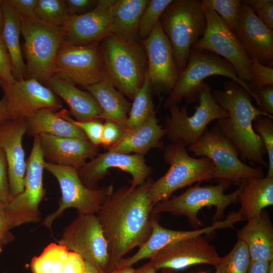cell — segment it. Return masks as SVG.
<instances>
[{"label":"cell","mask_w":273,"mask_h":273,"mask_svg":"<svg viewBox=\"0 0 273 273\" xmlns=\"http://www.w3.org/2000/svg\"><path fill=\"white\" fill-rule=\"evenodd\" d=\"M151 182L113 190L96 214L108 246V273L117 268L127 253L140 247L151 233L154 205L148 193Z\"/></svg>","instance_id":"cell-1"},{"label":"cell","mask_w":273,"mask_h":273,"mask_svg":"<svg viewBox=\"0 0 273 273\" xmlns=\"http://www.w3.org/2000/svg\"><path fill=\"white\" fill-rule=\"evenodd\" d=\"M223 89L212 90L216 103L228 114L227 118L217 119L215 125L237 147L240 159L251 165L266 166L263 157L267 154L260 136L253 128V122L260 115L273 118L252 103L251 95L237 82L230 79L223 84Z\"/></svg>","instance_id":"cell-2"},{"label":"cell","mask_w":273,"mask_h":273,"mask_svg":"<svg viewBox=\"0 0 273 273\" xmlns=\"http://www.w3.org/2000/svg\"><path fill=\"white\" fill-rule=\"evenodd\" d=\"M100 44L107 78L123 96L133 100L147 72L143 44L141 40H128L114 34Z\"/></svg>","instance_id":"cell-3"},{"label":"cell","mask_w":273,"mask_h":273,"mask_svg":"<svg viewBox=\"0 0 273 273\" xmlns=\"http://www.w3.org/2000/svg\"><path fill=\"white\" fill-rule=\"evenodd\" d=\"M213 75L224 76L237 82L251 95L258 105V99L251 90L249 83L238 77L231 63L210 52L191 48L187 63L165 100L164 107L168 109L172 105H177L183 99L188 103H197L205 79Z\"/></svg>","instance_id":"cell-4"},{"label":"cell","mask_w":273,"mask_h":273,"mask_svg":"<svg viewBox=\"0 0 273 273\" xmlns=\"http://www.w3.org/2000/svg\"><path fill=\"white\" fill-rule=\"evenodd\" d=\"M171 45L179 74L185 67L192 47L204 34L205 12L200 1L172 0L159 19Z\"/></svg>","instance_id":"cell-5"},{"label":"cell","mask_w":273,"mask_h":273,"mask_svg":"<svg viewBox=\"0 0 273 273\" xmlns=\"http://www.w3.org/2000/svg\"><path fill=\"white\" fill-rule=\"evenodd\" d=\"M165 161L169 165L166 173L149 188V196L154 206L156 203L170 198L176 190L213 179V163L208 158H196L190 156L186 147L180 143H170L165 149Z\"/></svg>","instance_id":"cell-6"},{"label":"cell","mask_w":273,"mask_h":273,"mask_svg":"<svg viewBox=\"0 0 273 273\" xmlns=\"http://www.w3.org/2000/svg\"><path fill=\"white\" fill-rule=\"evenodd\" d=\"M21 18L26 59L25 77L45 84L54 76L56 57L64 39V29L44 22L35 16Z\"/></svg>","instance_id":"cell-7"},{"label":"cell","mask_w":273,"mask_h":273,"mask_svg":"<svg viewBox=\"0 0 273 273\" xmlns=\"http://www.w3.org/2000/svg\"><path fill=\"white\" fill-rule=\"evenodd\" d=\"M188 150L194 156L207 157L213 163V179L218 182L229 181L239 187L247 179L264 176L261 166L248 165L240 159L237 147L215 125L207 128Z\"/></svg>","instance_id":"cell-8"},{"label":"cell","mask_w":273,"mask_h":273,"mask_svg":"<svg viewBox=\"0 0 273 273\" xmlns=\"http://www.w3.org/2000/svg\"><path fill=\"white\" fill-rule=\"evenodd\" d=\"M201 183L189 188L181 194L156 203L152 214L158 215L162 212H170L176 215L186 216L191 225L195 229L202 225L198 214L204 207L215 206L214 221L220 220L224 217L225 209L231 204L238 201L242 190L241 185L233 192L225 194L224 192L232 184L220 181L216 185L200 186Z\"/></svg>","instance_id":"cell-9"},{"label":"cell","mask_w":273,"mask_h":273,"mask_svg":"<svg viewBox=\"0 0 273 273\" xmlns=\"http://www.w3.org/2000/svg\"><path fill=\"white\" fill-rule=\"evenodd\" d=\"M44 169L57 179L61 192L58 208L49 214L42 222L50 230L54 221L69 208L76 209L79 214H96L114 190L112 184L95 190L87 188L81 181L77 170L70 167L46 161Z\"/></svg>","instance_id":"cell-10"},{"label":"cell","mask_w":273,"mask_h":273,"mask_svg":"<svg viewBox=\"0 0 273 273\" xmlns=\"http://www.w3.org/2000/svg\"><path fill=\"white\" fill-rule=\"evenodd\" d=\"M211 92V87L205 82L198 105L191 116L188 115L187 104L180 108L177 105L168 108L170 116L165 118L166 135L172 143H180L188 147L199 140L211 121L228 117V113L216 103Z\"/></svg>","instance_id":"cell-11"},{"label":"cell","mask_w":273,"mask_h":273,"mask_svg":"<svg viewBox=\"0 0 273 273\" xmlns=\"http://www.w3.org/2000/svg\"><path fill=\"white\" fill-rule=\"evenodd\" d=\"M45 162L37 135L34 137L31 153L26 161L24 190L4 205L6 217L11 229L40 221L39 205L46 194L43 185Z\"/></svg>","instance_id":"cell-12"},{"label":"cell","mask_w":273,"mask_h":273,"mask_svg":"<svg viewBox=\"0 0 273 273\" xmlns=\"http://www.w3.org/2000/svg\"><path fill=\"white\" fill-rule=\"evenodd\" d=\"M100 43L74 46L64 39L56 57L54 75L84 87L106 78Z\"/></svg>","instance_id":"cell-13"},{"label":"cell","mask_w":273,"mask_h":273,"mask_svg":"<svg viewBox=\"0 0 273 273\" xmlns=\"http://www.w3.org/2000/svg\"><path fill=\"white\" fill-rule=\"evenodd\" d=\"M58 244L103 272L108 273L110 260L108 246L96 214H79L64 229Z\"/></svg>","instance_id":"cell-14"},{"label":"cell","mask_w":273,"mask_h":273,"mask_svg":"<svg viewBox=\"0 0 273 273\" xmlns=\"http://www.w3.org/2000/svg\"><path fill=\"white\" fill-rule=\"evenodd\" d=\"M202 6L206 27L203 36L192 49L210 52L224 59L234 67L238 77L249 83L251 80L250 58L234 32L220 17L210 7Z\"/></svg>","instance_id":"cell-15"},{"label":"cell","mask_w":273,"mask_h":273,"mask_svg":"<svg viewBox=\"0 0 273 273\" xmlns=\"http://www.w3.org/2000/svg\"><path fill=\"white\" fill-rule=\"evenodd\" d=\"M0 87L7 99L12 120L27 121L41 109L57 111L63 107L60 99L34 78L16 80L12 83L0 79Z\"/></svg>","instance_id":"cell-16"},{"label":"cell","mask_w":273,"mask_h":273,"mask_svg":"<svg viewBox=\"0 0 273 273\" xmlns=\"http://www.w3.org/2000/svg\"><path fill=\"white\" fill-rule=\"evenodd\" d=\"M147 59V72L156 94H169L179 75L172 48L159 21L148 38L140 40Z\"/></svg>","instance_id":"cell-17"},{"label":"cell","mask_w":273,"mask_h":273,"mask_svg":"<svg viewBox=\"0 0 273 273\" xmlns=\"http://www.w3.org/2000/svg\"><path fill=\"white\" fill-rule=\"evenodd\" d=\"M112 168H118L129 173L132 177L130 186L132 188L143 184L152 173V168L146 163L144 156L109 151L99 153L77 171L83 185L89 189L95 190L98 188V183L108 174V170Z\"/></svg>","instance_id":"cell-18"},{"label":"cell","mask_w":273,"mask_h":273,"mask_svg":"<svg viewBox=\"0 0 273 273\" xmlns=\"http://www.w3.org/2000/svg\"><path fill=\"white\" fill-rule=\"evenodd\" d=\"M220 257L215 247L202 235L171 243L160 250L149 262L158 271L162 269L175 270L198 264L215 266Z\"/></svg>","instance_id":"cell-19"},{"label":"cell","mask_w":273,"mask_h":273,"mask_svg":"<svg viewBox=\"0 0 273 273\" xmlns=\"http://www.w3.org/2000/svg\"><path fill=\"white\" fill-rule=\"evenodd\" d=\"M233 32L250 59L255 58L263 65L272 67L273 30L243 1Z\"/></svg>","instance_id":"cell-20"},{"label":"cell","mask_w":273,"mask_h":273,"mask_svg":"<svg viewBox=\"0 0 273 273\" xmlns=\"http://www.w3.org/2000/svg\"><path fill=\"white\" fill-rule=\"evenodd\" d=\"M114 0H98L96 7L81 15L70 16L63 27L64 40L74 46L101 42L111 34V12Z\"/></svg>","instance_id":"cell-21"},{"label":"cell","mask_w":273,"mask_h":273,"mask_svg":"<svg viewBox=\"0 0 273 273\" xmlns=\"http://www.w3.org/2000/svg\"><path fill=\"white\" fill-rule=\"evenodd\" d=\"M26 130V121L22 120H10L0 126V148L7 161L12 199L24 189L26 161L22 139Z\"/></svg>","instance_id":"cell-22"},{"label":"cell","mask_w":273,"mask_h":273,"mask_svg":"<svg viewBox=\"0 0 273 273\" xmlns=\"http://www.w3.org/2000/svg\"><path fill=\"white\" fill-rule=\"evenodd\" d=\"M38 136L44 160L47 162L70 167L77 170L86 162V160H91L99 154L98 146L88 140L44 133Z\"/></svg>","instance_id":"cell-23"},{"label":"cell","mask_w":273,"mask_h":273,"mask_svg":"<svg viewBox=\"0 0 273 273\" xmlns=\"http://www.w3.org/2000/svg\"><path fill=\"white\" fill-rule=\"evenodd\" d=\"M158 215L153 214L152 232L138 251L131 256L122 259L116 269L132 266L140 260L151 258L160 250L167 245L175 242L193 238L204 234H209L218 229V225H211L193 231H176L162 226L159 223Z\"/></svg>","instance_id":"cell-24"},{"label":"cell","mask_w":273,"mask_h":273,"mask_svg":"<svg viewBox=\"0 0 273 273\" xmlns=\"http://www.w3.org/2000/svg\"><path fill=\"white\" fill-rule=\"evenodd\" d=\"M247 221L237 236L247 246L251 261L273 260V225L268 212L263 210Z\"/></svg>","instance_id":"cell-25"},{"label":"cell","mask_w":273,"mask_h":273,"mask_svg":"<svg viewBox=\"0 0 273 273\" xmlns=\"http://www.w3.org/2000/svg\"><path fill=\"white\" fill-rule=\"evenodd\" d=\"M45 84L67 104L76 121L106 120L100 106L89 93L82 91L75 85L55 75Z\"/></svg>","instance_id":"cell-26"},{"label":"cell","mask_w":273,"mask_h":273,"mask_svg":"<svg viewBox=\"0 0 273 273\" xmlns=\"http://www.w3.org/2000/svg\"><path fill=\"white\" fill-rule=\"evenodd\" d=\"M158 123L155 112L141 125L127 130L123 138L107 151L125 154L134 153L144 156L152 148L163 149L161 139L166 134V129Z\"/></svg>","instance_id":"cell-27"},{"label":"cell","mask_w":273,"mask_h":273,"mask_svg":"<svg viewBox=\"0 0 273 273\" xmlns=\"http://www.w3.org/2000/svg\"><path fill=\"white\" fill-rule=\"evenodd\" d=\"M32 273H83L84 260L59 244L51 243L31 262Z\"/></svg>","instance_id":"cell-28"},{"label":"cell","mask_w":273,"mask_h":273,"mask_svg":"<svg viewBox=\"0 0 273 273\" xmlns=\"http://www.w3.org/2000/svg\"><path fill=\"white\" fill-rule=\"evenodd\" d=\"M241 186L238 212L243 220L259 215L265 207L273 205V177L250 178Z\"/></svg>","instance_id":"cell-29"},{"label":"cell","mask_w":273,"mask_h":273,"mask_svg":"<svg viewBox=\"0 0 273 273\" xmlns=\"http://www.w3.org/2000/svg\"><path fill=\"white\" fill-rule=\"evenodd\" d=\"M84 88L96 99L106 119H110L127 130L129 103L106 78Z\"/></svg>","instance_id":"cell-30"},{"label":"cell","mask_w":273,"mask_h":273,"mask_svg":"<svg viewBox=\"0 0 273 273\" xmlns=\"http://www.w3.org/2000/svg\"><path fill=\"white\" fill-rule=\"evenodd\" d=\"M41 133L88 140L79 128L63 119L56 111L48 109L39 110L26 121V134L28 136L34 138Z\"/></svg>","instance_id":"cell-31"},{"label":"cell","mask_w":273,"mask_h":273,"mask_svg":"<svg viewBox=\"0 0 273 273\" xmlns=\"http://www.w3.org/2000/svg\"><path fill=\"white\" fill-rule=\"evenodd\" d=\"M149 0H114L111 12V34L130 41L140 40L138 23Z\"/></svg>","instance_id":"cell-32"},{"label":"cell","mask_w":273,"mask_h":273,"mask_svg":"<svg viewBox=\"0 0 273 273\" xmlns=\"http://www.w3.org/2000/svg\"><path fill=\"white\" fill-rule=\"evenodd\" d=\"M1 5L4 18L2 37L11 58L13 77L16 80H20L26 75V64L20 43L21 18L6 0L1 1Z\"/></svg>","instance_id":"cell-33"},{"label":"cell","mask_w":273,"mask_h":273,"mask_svg":"<svg viewBox=\"0 0 273 273\" xmlns=\"http://www.w3.org/2000/svg\"><path fill=\"white\" fill-rule=\"evenodd\" d=\"M152 88L148 72L144 83L133 99L128 113L127 130L135 128L145 123L155 112Z\"/></svg>","instance_id":"cell-34"},{"label":"cell","mask_w":273,"mask_h":273,"mask_svg":"<svg viewBox=\"0 0 273 273\" xmlns=\"http://www.w3.org/2000/svg\"><path fill=\"white\" fill-rule=\"evenodd\" d=\"M251 262L247 246L243 241L238 240L231 251L220 258L214 266L215 273H247Z\"/></svg>","instance_id":"cell-35"},{"label":"cell","mask_w":273,"mask_h":273,"mask_svg":"<svg viewBox=\"0 0 273 273\" xmlns=\"http://www.w3.org/2000/svg\"><path fill=\"white\" fill-rule=\"evenodd\" d=\"M34 15L44 22L61 27L66 24L70 17L66 0H37Z\"/></svg>","instance_id":"cell-36"},{"label":"cell","mask_w":273,"mask_h":273,"mask_svg":"<svg viewBox=\"0 0 273 273\" xmlns=\"http://www.w3.org/2000/svg\"><path fill=\"white\" fill-rule=\"evenodd\" d=\"M172 0H149L139 19L138 34L140 40L149 37L167 7Z\"/></svg>","instance_id":"cell-37"},{"label":"cell","mask_w":273,"mask_h":273,"mask_svg":"<svg viewBox=\"0 0 273 273\" xmlns=\"http://www.w3.org/2000/svg\"><path fill=\"white\" fill-rule=\"evenodd\" d=\"M273 118L258 116L253 122L254 131L261 138L268 158L267 177H273Z\"/></svg>","instance_id":"cell-38"},{"label":"cell","mask_w":273,"mask_h":273,"mask_svg":"<svg viewBox=\"0 0 273 273\" xmlns=\"http://www.w3.org/2000/svg\"><path fill=\"white\" fill-rule=\"evenodd\" d=\"M203 5L213 10L233 31L239 15L241 1L202 0Z\"/></svg>","instance_id":"cell-39"},{"label":"cell","mask_w":273,"mask_h":273,"mask_svg":"<svg viewBox=\"0 0 273 273\" xmlns=\"http://www.w3.org/2000/svg\"><path fill=\"white\" fill-rule=\"evenodd\" d=\"M63 119L66 120L79 128L85 134L88 140L93 145L98 146L101 144V138L103 127L102 119H93L84 121H78L73 120L69 112L62 109L57 112Z\"/></svg>","instance_id":"cell-40"},{"label":"cell","mask_w":273,"mask_h":273,"mask_svg":"<svg viewBox=\"0 0 273 273\" xmlns=\"http://www.w3.org/2000/svg\"><path fill=\"white\" fill-rule=\"evenodd\" d=\"M249 74L250 87L273 85L272 67L264 66L255 58H251Z\"/></svg>","instance_id":"cell-41"},{"label":"cell","mask_w":273,"mask_h":273,"mask_svg":"<svg viewBox=\"0 0 273 273\" xmlns=\"http://www.w3.org/2000/svg\"><path fill=\"white\" fill-rule=\"evenodd\" d=\"M126 129L110 119L105 120L101 138V145L106 150L117 143L124 136Z\"/></svg>","instance_id":"cell-42"},{"label":"cell","mask_w":273,"mask_h":273,"mask_svg":"<svg viewBox=\"0 0 273 273\" xmlns=\"http://www.w3.org/2000/svg\"><path fill=\"white\" fill-rule=\"evenodd\" d=\"M256 16L268 28L273 29L272 0H244Z\"/></svg>","instance_id":"cell-43"},{"label":"cell","mask_w":273,"mask_h":273,"mask_svg":"<svg viewBox=\"0 0 273 273\" xmlns=\"http://www.w3.org/2000/svg\"><path fill=\"white\" fill-rule=\"evenodd\" d=\"M258 100V109L273 116V85L250 87Z\"/></svg>","instance_id":"cell-44"},{"label":"cell","mask_w":273,"mask_h":273,"mask_svg":"<svg viewBox=\"0 0 273 273\" xmlns=\"http://www.w3.org/2000/svg\"><path fill=\"white\" fill-rule=\"evenodd\" d=\"M0 79L8 83H12L16 81L13 75L11 58L6 44L1 35Z\"/></svg>","instance_id":"cell-45"},{"label":"cell","mask_w":273,"mask_h":273,"mask_svg":"<svg viewBox=\"0 0 273 273\" xmlns=\"http://www.w3.org/2000/svg\"><path fill=\"white\" fill-rule=\"evenodd\" d=\"M12 200L10 193L8 167L5 154L0 148V202L4 205Z\"/></svg>","instance_id":"cell-46"},{"label":"cell","mask_w":273,"mask_h":273,"mask_svg":"<svg viewBox=\"0 0 273 273\" xmlns=\"http://www.w3.org/2000/svg\"><path fill=\"white\" fill-rule=\"evenodd\" d=\"M8 4L21 17L35 16L34 9L37 0H6Z\"/></svg>","instance_id":"cell-47"},{"label":"cell","mask_w":273,"mask_h":273,"mask_svg":"<svg viewBox=\"0 0 273 273\" xmlns=\"http://www.w3.org/2000/svg\"><path fill=\"white\" fill-rule=\"evenodd\" d=\"M98 1L96 0H66L69 14L70 16L81 15L94 9Z\"/></svg>","instance_id":"cell-48"},{"label":"cell","mask_w":273,"mask_h":273,"mask_svg":"<svg viewBox=\"0 0 273 273\" xmlns=\"http://www.w3.org/2000/svg\"><path fill=\"white\" fill-rule=\"evenodd\" d=\"M4 211V205L0 204V245L4 246L13 242L15 237L11 232Z\"/></svg>","instance_id":"cell-49"},{"label":"cell","mask_w":273,"mask_h":273,"mask_svg":"<svg viewBox=\"0 0 273 273\" xmlns=\"http://www.w3.org/2000/svg\"><path fill=\"white\" fill-rule=\"evenodd\" d=\"M269 262L263 261H251L247 273H268Z\"/></svg>","instance_id":"cell-50"},{"label":"cell","mask_w":273,"mask_h":273,"mask_svg":"<svg viewBox=\"0 0 273 273\" xmlns=\"http://www.w3.org/2000/svg\"><path fill=\"white\" fill-rule=\"evenodd\" d=\"M10 120L12 117L8 108L7 99L4 96L0 100V126Z\"/></svg>","instance_id":"cell-51"},{"label":"cell","mask_w":273,"mask_h":273,"mask_svg":"<svg viewBox=\"0 0 273 273\" xmlns=\"http://www.w3.org/2000/svg\"><path fill=\"white\" fill-rule=\"evenodd\" d=\"M157 270L149 261L141 267L135 269V273H156Z\"/></svg>","instance_id":"cell-52"},{"label":"cell","mask_w":273,"mask_h":273,"mask_svg":"<svg viewBox=\"0 0 273 273\" xmlns=\"http://www.w3.org/2000/svg\"><path fill=\"white\" fill-rule=\"evenodd\" d=\"M85 261V268L83 273H104L92 263Z\"/></svg>","instance_id":"cell-53"},{"label":"cell","mask_w":273,"mask_h":273,"mask_svg":"<svg viewBox=\"0 0 273 273\" xmlns=\"http://www.w3.org/2000/svg\"><path fill=\"white\" fill-rule=\"evenodd\" d=\"M135 269L132 266L116 269L110 273H135Z\"/></svg>","instance_id":"cell-54"},{"label":"cell","mask_w":273,"mask_h":273,"mask_svg":"<svg viewBox=\"0 0 273 273\" xmlns=\"http://www.w3.org/2000/svg\"><path fill=\"white\" fill-rule=\"evenodd\" d=\"M4 25V18L2 7L1 5V0H0V35L2 36Z\"/></svg>","instance_id":"cell-55"},{"label":"cell","mask_w":273,"mask_h":273,"mask_svg":"<svg viewBox=\"0 0 273 273\" xmlns=\"http://www.w3.org/2000/svg\"><path fill=\"white\" fill-rule=\"evenodd\" d=\"M161 270L162 273H178L177 270L171 269H162Z\"/></svg>","instance_id":"cell-56"},{"label":"cell","mask_w":273,"mask_h":273,"mask_svg":"<svg viewBox=\"0 0 273 273\" xmlns=\"http://www.w3.org/2000/svg\"><path fill=\"white\" fill-rule=\"evenodd\" d=\"M268 273H273V260L269 262V267Z\"/></svg>","instance_id":"cell-57"},{"label":"cell","mask_w":273,"mask_h":273,"mask_svg":"<svg viewBox=\"0 0 273 273\" xmlns=\"http://www.w3.org/2000/svg\"><path fill=\"white\" fill-rule=\"evenodd\" d=\"M3 246H1L0 245V253L2 252V250H3Z\"/></svg>","instance_id":"cell-58"},{"label":"cell","mask_w":273,"mask_h":273,"mask_svg":"<svg viewBox=\"0 0 273 273\" xmlns=\"http://www.w3.org/2000/svg\"><path fill=\"white\" fill-rule=\"evenodd\" d=\"M198 273H206L205 272H198Z\"/></svg>","instance_id":"cell-59"},{"label":"cell","mask_w":273,"mask_h":273,"mask_svg":"<svg viewBox=\"0 0 273 273\" xmlns=\"http://www.w3.org/2000/svg\"><path fill=\"white\" fill-rule=\"evenodd\" d=\"M4 273H7V272H4Z\"/></svg>","instance_id":"cell-60"},{"label":"cell","mask_w":273,"mask_h":273,"mask_svg":"<svg viewBox=\"0 0 273 273\" xmlns=\"http://www.w3.org/2000/svg\"><path fill=\"white\" fill-rule=\"evenodd\" d=\"M2 203L0 202V204H1Z\"/></svg>","instance_id":"cell-61"}]
</instances>
